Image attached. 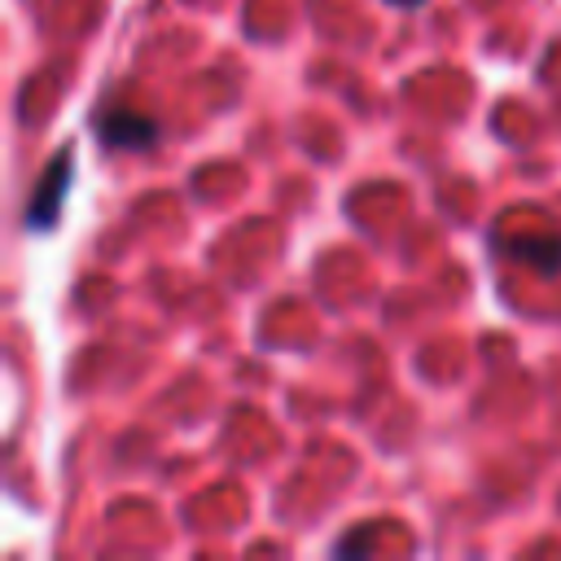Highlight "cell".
I'll return each mask as SVG.
<instances>
[{
	"label": "cell",
	"mask_w": 561,
	"mask_h": 561,
	"mask_svg": "<svg viewBox=\"0 0 561 561\" xmlns=\"http://www.w3.org/2000/svg\"><path fill=\"white\" fill-rule=\"evenodd\" d=\"M66 184H70V149H61V153L48 162L39 188L31 193V202H26V224H31V228H53V224H57Z\"/></svg>",
	"instance_id": "1"
},
{
	"label": "cell",
	"mask_w": 561,
	"mask_h": 561,
	"mask_svg": "<svg viewBox=\"0 0 561 561\" xmlns=\"http://www.w3.org/2000/svg\"><path fill=\"white\" fill-rule=\"evenodd\" d=\"M96 127H101V140L110 149H149L158 140V123L149 114H136V110H110Z\"/></svg>",
	"instance_id": "2"
},
{
	"label": "cell",
	"mask_w": 561,
	"mask_h": 561,
	"mask_svg": "<svg viewBox=\"0 0 561 561\" xmlns=\"http://www.w3.org/2000/svg\"><path fill=\"white\" fill-rule=\"evenodd\" d=\"M517 259H530L539 272H557L561 267V237L557 232H539V237H522L517 245H508Z\"/></svg>",
	"instance_id": "3"
},
{
	"label": "cell",
	"mask_w": 561,
	"mask_h": 561,
	"mask_svg": "<svg viewBox=\"0 0 561 561\" xmlns=\"http://www.w3.org/2000/svg\"><path fill=\"white\" fill-rule=\"evenodd\" d=\"M333 552L337 557H364V552H373V526H359L355 535H342L333 543Z\"/></svg>",
	"instance_id": "4"
},
{
	"label": "cell",
	"mask_w": 561,
	"mask_h": 561,
	"mask_svg": "<svg viewBox=\"0 0 561 561\" xmlns=\"http://www.w3.org/2000/svg\"><path fill=\"white\" fill-rule=\"evenodd\" d=\"M399 4H416V0H399Z\"/></svg>",
	"instance_id": "5"
}]
</instances>
